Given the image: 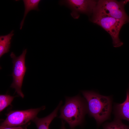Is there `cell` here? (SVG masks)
Here are the masks:
<instances>
[{
	"instance_id": "5",
	"label": "cell",
	"mask_w": 129,
	"mask_h": 129,
	"mask_svg": "<svg viewBox=\"0 0 129 129\" xmlns=\"http://www.w3.org/2000/svg\"><path fill=\"white\" fill-rule=\"evenodd\" d=\"M45 108V106H43L36 108L10 111L7 114L5 120L0 124V126L10 127L26 124L32 121L40 111Z\"/></svg>"
},
{
	"instance_id": "11",
	"label": "cell",
	"mask_w": 129,
	"mask_h": 129,
	"mask_svg": "<svg viewBox=\"0 0 129 129\" xmlns=\"http://www.w3.org/2000/svg\"><path fill=\"white\" fill-rule=\"evenodd\" d=\"M25 7V10L23 18L20 24V29L21 30L23 26L25 19L28 12L30 11L34 10L38 11V4L40 0H23Z\"/></svg>"
},
{
	"instance_id": "7",
	"label": "cell",
	"mask_w": 129,
	"mask_h": 129,
	"mask_svg": "<svg viewBox=\"0 0 129 129\" xmlns=\"http://www.w3.org/2000/svg\"><path fill=\"white\" fill-rule=\"evenodd\" d=\"M97 2V1L92 0H66L61 1L60 3L70 9L72 16L77 19L81 14L88 16L92 15Z\"/></svg>"
},
{
	"instance_id": "12",
	"label": "cell",
	"mask_w": 129,
	"mask_h": 129,
	"mask_svg": "<svg viewBox=\"0 0 129 129\" xmlns=\"http://www.w3.org/2000/svg\"><path fill=\"white\" fill-rule=\"evenodd\" d=\"M104 129H129V126L123 124L120 119L115 118L113 122L106 124Z\"/></svg>"
},
{
	"instance_id": "10",
	"label": "cell",
	"mask_w": 129,
	"mask_h": 129,
	"mask_svg": "<svg viewBox=\"0 0 129 129\" xmlns=\"http://www.w3.org/2000/svg\"><path fill=\"white\" fill-rule=\"evenodd\" d=\"M14 31L12 30L9 34L0 36V57L10 51L11 40L14 35Z\"/></svg>"
},
{
	"instance_id": "4",
	"label": "cell",
	"mask_w": 129,
	"mask_h": 129,
	"mask_svg": "<svg viewBox=\"0 0 129 129\" xmlns=\"http://www.w3.org/2000/svg\"><path fill=\"white\" fill-rule=\"evenodd\" d=\"M129 1V0H128L120 1L114 0H99L97 1L93 11L119 19L125 23H129V16L124 9L125 5Z\"/></svg>"
},
{
	"instance_id": "6",
	"label": "cell",
	"mask_w": 129,
	"mask_h": 129,
	"mask_svg": "<svg viewBox=\"0 0 129 129\" xmlns=\"http://www.w3.org/2000/svg\"><path fill=\"white\" fill-rule=\"evenodd\" d=\"M27 49H25L19 56L16 57L13 52H11L10 56L12 59L13 64L12 75L13 82L11 87L14 89L15 92L21 97L24 98V95L22 90L23 81L27 68L25 65V57Z\"/></svg>"
},
{
	"instance_id": "3",
	"label": "cell",
	"mask_w": 129,
	"mask_h": 129,
	"mask_svg": "<svg viewBox=\"0 0 129 129\" xmlns=\"http://www.w3.org/2000/svg\"><path fill=\"white\" fill-rule=\"evenodd\" d=\"M91 20L93 23L101 26L110 35L113 46L119 47L123 44L119 38V32L125 24L123 21L104 14L93 11Z\"/></svg>"
},
{
	"instance_id": "14",
	"label": "cell",
	"mask_w": 129,
	"mask_h": 129,
	"mask_svg": "<svg viewBox=\"0 0 129 129\" xmlns=\"http://www.w3.org/2000/svg\"><path fill=\"white\" fill-rule=\"evenodd\" d=\"M0 129H24L21 126L13 127H5L0 126Z\"/></svg>"
},
{
	"instance_id": "15",
	"label": "cell",
	"mask_w": 129,
	"mask_h": 129,
	"mask_svg": "<svg viewBox=\"0 0 129 129\" xmlns=\"http://www.w3.org/2000/svg\"><path fill=\"white\" fill-rule=\"evenodd\" d=\"M60 129H66L65 126V123L62 121V124L61 127Z\"/></svg>"
},
{
	"instance_id": "9",
	"label": "cell",
	"mask_w": 129,
	"mask_h": 129,
	"mask_svg": "<svg viewBox=\"0 0 129 129\" xmlns=\"http://www.w3.org/2000/svg\"><path fill=\"white\" fill-rule=\"evenodd\" d=\"M62 103V101H60L55 109L47 116L42 118L37 117L33 120L32 121L35 124L37 129H49V125L53 119L57 117L58 110Z\"/></svg>"
},
{
	"instance_id": "2",
	"label": "cell",
	"mask_w": 129,
	"mask_h": 129,
	"mask_svg": "<svg viewBox=\"0 0 129 129\" xmlns=\"http://www.w3.org/2000/svg\"><path fill=\"white\" fill-rule=\"evenodd\" d=\"M59 117L69 124L70 129L82 123L86 114L88 112L87 105L79 95L66 97L65 103L60 108Z\"/></svg>"
},
{
	"instance_id": "8",
	"label": "cell",
	"mask_w": 129,
	"mask_h": 129,
	"mask_svg": "<svg viewBox=\"0 0 129 129\" xmlns=\"http://www.w3.org/2000/svg\"><path fill=\"white\" fill-rule=\"evenodd\" d=\"M114 109L115 119H124L129 121V86L125 100L122 103L116 104Z\"/></svg>"
},
{
	"instance_id": "1",
	"label": "cell",
	"mask_w": 129,
	"mask_h": 129,
	"mask_svg": "<svg viewBox=\"0 0 129 129\" xmlns=\"http://www.w3.org/2000/svg\"><path fill=\"white\" fill-rule=\"evenodd\" d=\"M81 92L87 102L88 112L98 125L109 118L112 109L111 96L101 95L93 91H83Z\"/></svg>"
},
{
	"instance_id": "13",
	"label": "cell",
	"mask_w": 129,
	"mask_h": 129,
	"mask_svg": "<svg viewBox=\"0 0 129 129\" xmlns=\"http://www.w3.org/2000/svg\"><path fill=\"white\" fill-rule=\"evenodd\" d=\"M14 97L9 95H0V112L2 111L6 107L11 104Z\"/></svg>"
}]
</instances>
